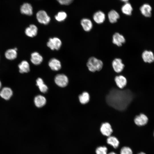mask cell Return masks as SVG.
I'll list each match as a JSON object with an SVG mask.
<instances>
[{"mask_svg":"<svg viewBox=\"0 0 154 154\" xmlns=\"http://www.w3.org/2000/svg\"><path fill=\"white\" fill-rule=\"evenodd\" d=\"M19 72L21 73H27L30 71V66L29 63L26 60L22 61L19 65Z\"/></svg>","mask_w":154,"mask_h":154,"instance_id":"23","label":"cell"},{"mask_svg":"<svg viewBox=\"0 0 154 154\" xmlns=\"http://www.w3.org/2000/svg\"><path fill=\"white\" fill-rule=\"evenodd\" d=\"M120 154H133L131 149L127 146L123 147L120 151Z\"/></svg>","mask_w":154,"mask_h":154,"instance_id":"29","label":"cell"},{"mask_svg":"<svg viewBox=\"0 0 154 154\" xmlns=\"http://www.w3.org/2000/svg\"><path fill=\"white\" fill-rule=\"evenodd\" d=\"M80 23L85 31H89L93 27L92 22L91 20L88 19L84 18L82 19Z\"/></svg>","mask_w":154,"mask_h":154,"instance_id":"18","label":"cell"},{"mask_svg":"<svg viewBox=\"0 0 154 154\" xmlns=\"http://www.w3.org/2000/svg\"><path fill=\"white\" fill-rule=\"evenodd\" d=\"M36 18L38 21L40 23L47 25L50 20V17L44 10H40L36 14Z\"/></svg>","mask_w":154,"mask_h":154,"instance_id":"3","label":"cell"},{"mask_svg":"<svg viewBox=\"0 0 154 154\" xmlns=\"http://www.w3.org/2000/svg\"><path fill=\"white\" fill-rule=\"evenodd\" d=\"M55 82L58 86L64 87L66 86L68 83V79L66 76L64 74L57 75L55 78Z\"/></svg>","mask_w":154,"mask_h":154,"instance_id":"5","label":"cell"},{"mask_svg":"<svg viewBox=\"0 0 154 154\" xmlns=\"http://www.w3.org/2000/svg\"><path fill=\"white\" fill-rule=\"evenodd\" d=\"M67 15L64 11H60L55 16L56 20L58 22H62L64 21L66 18Z\"/></svg>","mask_w":154,"mask_h":154,"instance_id":"27","label":"cell"},{"mask_svg":"<svg viewBox=\"0 0 154 154\" xmlns=\"http://www.w3.org/2000/svg\"><path fill=\"white\" fill-rule=\"evenodd\" d=\"M107 143L112 146L115 149H116L119 146V142L116 137L110 135L108 137L106 140Z\"/></svg>","mask_w":154,"mask_h":154,"instance_id":"24","label":"cell"},{"mask_svg":"<svg viewBox=\"0 0 154 154\" xmlns=\"http://www.w3.org/2000/svg\"><path fill=\"white\" fill-rule=\"evenodd\" d=\"M100 131L103 135L108 137L111 135L113 131L110 124L108 122H105L101 125Z\"/></svg>","mask_w":154,"mask_h":154,"instance_id":"7","label":"cell"},{"mask_svg":"<svg viewBox=\"0 0 154 154\" xmlns=\"http://www.w3.org/2000/svg\"><path fill=\"white\" fill-rule=\"evenodd\" d=\"M38 28L34 25L31 24L25 29V34L28 37H33L36 36L37 33Z\"/></svg>","mask_w":154,"mask_h":154,"instance_id":"15","label":"cell"},{"mask_svg":"<svg viewBox=\"0 0 154 154\" xmlns=\"http://www.w3.org/2000/svg\"><path fill=\"white\" fill-rule=\"evenodd\" d=\"M43 60L42 57L37 52H34L31 54V61L35 65H38L40 64L42 61Z\"/></svg>","mask_w":154,"mask_h":154,"instance_id":"17","label":"cell"},{"mask_svg":"<svg viewBox=\"0 0 154 154\" xmlns=\"http://www.w3.org/2000/svg\"><path fill=\"white\" fill-rule=\"evenodd\" d=\"M108 149L105 146H100L96 148V154H108Z\"/></svg>","mask_w":154,"mask_h":154,"instance_id":"28","label":"cell"},{"mask_svg":"<svg viewBox=\"0 0 154 154\" xmlns=\"http://www.w3.org/2000/svg\"><path fill=\"white\" fill-rule=\"evenodd\" d=\"M115 81L117 86L120 89L123 88L126 85L127 81L124 76L119 75L116 76Z\"/></svg>","mask_w":154,"mask_h":154,"instance_id":"19","label":"cell"},{"mask_svg":"<svg viewBox=\"0 0 154 154\" xmlns=\"http://www.w3.org/2000/svg\"><path fill=\"white\" fill-rule=\"evenodd\" d=\"M62 45L60 39L57 37L50 38L47 43V45L52 50H59Z\"/></svg>","mask_w":154,"mask_h":154,"instance_id":"4","label":"cell"},{"mask_svg":"<svg viewBox=\"0 0 154 154\" xmlns=\"http://www.w3.org/2000/svg\"><path fill=\"white\" fill-rule=\"evenodd\" d=\"M17 50L16 48L7 50L5 53L6 58L9 60H13L15 59L17 56Z\"/></svg>","mask_w":154,"mask_h":154,"instance_id":"22","label":"cell"},{"mask_svg":"<svg viewBox=\"0 0 154 154\" xmlns=\"http://www.w3.org/2000/svg\"><path fill=\"white\" fill-rule=\"evenodd\" d=\"M13 92L11 88L9 87L3 88L0 91V96L3 99L9 100L12 96Z\"/></svg>","mask_w":154,"mask_h":154,"instance_id":"14","label":"cell"},{"mask_svg":"<svg viewBox=\"0 0 154 154\" xmlns=\"http://www.w3.org/2000/svg\"><path fill=\"white\" fill-rule=\"evenodd\" d=\"M108 17L110 22L113 23L117 22V20L120 17V16L116 11L112 10L108 13Z\"/></svg>","mask_w":154,"mask_h":154,"instance_id":"20","label":"cell"},{"mask_svg":"<svg viewBox=\"0 0 154 154\" xmlns=\"http://www.w3.org/2000/svg\"><path fill=\"white\" fill-rule=\"evenodd\" d=\"M125 41L124 36L119 33H115L113 36V43L118 46H121Z\"/></svg>","mask_w":154,"mask_h":154,"instance_id":"11","label":"cell"},{"mask_svg":"<svg viewBox=\"0 0 154 154\" xmlns=\"http://www.w3.org/2000/svg\"><path fill=\"white\" fill-rule=\"evenodd\" d=\"M74 0H57L59 3L62 5H68L73 1Z\"/></svg>","mask_w":154,"mask_h":154,"instance_id":"31","label":"cell"},{"mask_svg":"<svg viewBox=\"0 0 154 154\" xmlns=\"http://www.w3.org/2000/svg\"><path fill=\"white\" fill-rule=\"evenodd\" d=\"M80 102L82 104H85L88 102L90 100V96L86 92H84L79 97Z\"/></svg>","mask_w":154,"mask_h":154,"instance_id":"26","label":"cell"},{"mask_svg":"<svg viewBox=\"0 0 154 154\" xmlns=\"http://www.w3.org/2000/svg\"><path fill=\"white\" fill-rule=\"evenodd\" d=\"M120 0L123 2H124L125 3L126 2H128V1H129V0Z\"/></svg>","mask_w":154,"mask_h":154,"instance_id":"33","label":"cell"},{"mask_svg":"<svg viewBox=\"0 0 154 154\" xmlns=\"http://www.w3.org/2000/svg\"><path fill=\"white\" fill-rule=\"evenodd\" d=\"M38 87L40 91L42 93L46 92L48 89L47 86L44 83L41 84Z\"/></svg>","mask_w":154,"mask_h":154,"instance_id":"30","label":"cell"},{"mask_svg":"<svg viewBox=\"0 0 154 154\" xmlns=\"http://www.w3.org/2000/svg\"><path fill=\"white\" fill-rule=\"evenodd\" d=\"M108 154H117L116 153L112 151L109 153Z\"/></svg>","mask_w":154,"mask_h":154,"instance_id":"34","label":"cell"},{"mask_svg":"<svg viewBox=\"0 0 154 154\" xmlns=\"http://www.w3.org/2000/svg\"><path fill=\"white\" fill-rule=\"evenodd\" d=\"M20 11L21 13L30 16L33 13V9L32 5L28 3L23 4L21 7Z\"/></svg>","mask_w":154,"mask_h":154,"instance_id":"13","label":"cell"},{"mask_svg":"<svg viewBox=\"0 0 154 154\" xmlns=\"http://www.w3.org/2000/svg\"><path fill=\"white\" fill-rule=\"evenodd\" d=\"M148 119L147 116L143 114H141L136 116L134 119V121L136 125L139 126H143L148 123Z\"/></svg>","mask_w":154,"mask_h":154,"instance_id":"6","label":"cell"},{"mask_svg":"<svg viewBox=\"0 0 154 154\" xmlns=\"http://www.w3.org/2000/svg\"><path fill=\"white\" fill-rule=\"evenodd\" d=\"M121 10L122 13L124 14L130 16L132 14L133 8L131 4L127 2L125 3L122 6Z\"/></svg>","mask_w":154,"mask_h":154,"instance_id":"21","label":"cell"},{"mask_svg":"<svg viewBox=\"0 0 154 154\" xmlns=\"http://www.w3.org/2000/svg\"><path fill=\"white\" fill-rule=\"evenodd\" d=\"M137 154H146L144 152H141Z\"/></svg>","mask_w":154,"mask_h":154,"instance_id":"35","label":"cell"},{"mask_svg":"<svg viewBox=\"0 0 154 154\" xmlns=\"http://www.w3.org/2000/svg\"><path fill=\"white\" fill-rule=\"evenodd\" d=\"M37 86H38L41 84L44 83V82L40 78H38L36 80Z\"/></svg>","mask_w":154,"mask_h":154,"instance_id":"32","label":"cell"},{"mask_svg":"<svg viewBox=\"0 0 154 154\" xmlns=\"http://www.w3.org/2000/svg\"><path fill=\"white\" fill-rule=\"evenodd\" d=\"M112 66L115 71L117 73L121 72L124 67L122 60L119 58H116L113 61Z\"/></svg>","mask_w":154,"mask_h":154,"instance_id":"8","label":"cell"},{"mask_svg":"<svg viewBox=\"0 0 154 154\" xmlns=\"http://www.w3.org/2000/svg\"><path fill=\"white\" fill-rule=\"evenodd\" d=\"M153 136H154V132H153Z\"/></svg>","mask_w":154,"mask_h":154,"instance_id":"37","label":"cell"},{"mask_svg":"<svg viewBox=\"0 0 154 154\" xmlns=\"http://www.w3.org/2000/svg\"><path fill=\"white\" fill-rule=\"evenodd\" d=\"M48 66L50 68L54 71H58L61 67L60 61L56 58H52L49 61Z\"/></svg>","mask_w":154,"mask_h":154,"instance_id":"16","label":"cell"},{"mask_svg":"<svg viewBox=\"0 0 154 154\" xmlns=\"http://www.w3.org/2000/svg\"><path fill=\"white\" fill-rule=\"evenodd\" d=\"M1 81H0V89L1 88Z\"/></svg>","mask_w":154,"mask_h":154,"instance_id":"36","label":"cell"},{"mask_svg":"<svg viewBox=\"0 0 154 154\" xmlns=\"http://www.w3.org/2000/svg\"><path fill=\"white\" fill-rule=\"evenodd\" d=\"M46 99L43 96L39 95L36 96L34 99V103L35 106L38 108L41 107L46 104Z\"/></svg>","mask_w":154,"mask_h":154,"instance_id":"25","label":"cell"},{"mask_svg":"<svg viewBox=\"0 0 154 154\" xmlns=\"http://www.w3.org/2000/svg\"><path fill=\"white\" fill-rule=\"evenodd\" d=\"M140 11L141 14L146 17H151L152 15V8L151 6L148 3H145L140 7Z\"/></svg>","mask_w":154,"mask_h":154,"instance_id":"9","label":"cell"},{"mask_svg":"<svg viewBox=\"0 0 154 154\" xmlns=\"http://www.w3.org/2000/svg\"><path fill=\"white\" fill-rule=\"evenodd\" d=\"M142 58L146 63H151L154 61V54L151 50H144L142 53Z\"/></svg>","mask_w":154,"mask_h":154,"instance_id":"10","label":"cell"},{"mask_svg":"<svg viewBox=\"0 0 154 154\" xmlns=\"http://www.w3.org/2000/svg\"><path fill=\"white\" fill-rule=\"evenodd\" d=\"M93 18L94 21L96 23L100 24L103 23L105 21L106 15L103 11H99L94 14Z\"/></svg>","mask_w":154,"mask_h":154,"instance_id":"12","label":"cell"},{"mask_svg":"<svg viewBox=\"0 0 154 154\" xmlns=\"http://www.w3.org/2000/svg\"><path fill=\"white\" fill-rule=\"evenodd\" d=\"M87 66L89 70L92 72L99 71L102 68L103 63L100 60L96 58L92 57L88 60Z\"/></svg>","mask_w":154,"mask_h":154,"instance_id":"2","label":"cell"},{"mask_svg":"<svg viewBox=\"0 0 154 154\" xmlns=\"http://www.w3.org/2000/svg\"><path fill=\"white\" fill-rule=\"evenodd\" d=\"M133 98L132 92L129 90H119L112 88L106 97V101L110 106L117 110H125Z\"/></svg>","mask_w":154,"mask_h":154,"instance_id":"1","label":"cell"}]
</instances>
